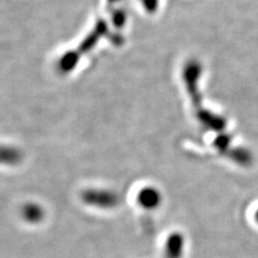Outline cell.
Listing matches in <instances>:
<instances>
[{
	"mask_svg": "<svg viewBox=\"0 0 258 258\" xmlns=\"http://www.w3.org/2000/svg\"><path fill=\"white\" fill-rule=\"evenodd\" d=\"M201 75H203V66H201L199 61L192 59L184 66L183 82L188 93V96L190 97V99L195 106H199L201 102V94L199 87Z\"/></svg>",
	"mask_w": 258,
	"mask_h": 258,
	"instance_id": "cell-1",
	"label": "cell"
},
{
	"mask_svg": "<svg viewBox=\"0 0 258 258\" xmlns=\"http://www.w3.org/2000/svg\"><path fill=\"white\" fill-rule=\"evenodd\" d=\"M159 201H160L159 194L152 188L145 189L140 194V203L145 208H154L158 205Z\"/></svg>",
	"mask_w": 258,
	"mask_h": 258,
	"instance_id": "cell-2",
	"label": "cell"
},
{
	"mask_svg": "<svg viewBox=\"0 0 258 258\" xmlns=\"http://www.w3.org/2000/svg\"><path fill=\"white\" fill-rule=\"evenodd\" d=\"M199 118L203 123H205L207 126H211L214 128H219L222 126H225L224 119L216 114L209 112V111H200L199 112Z\"/></svg>",
	"mask_w": 258,
	"mask_h": 258,
	"instance_id": "cell-3",
	"label": "cell"
},
{
	"mask_svg": "<svg viewBox=\"0 0 258 258\" xmlns=\"http://www.w3.org/2000/svg\"><path fill=\"white\" fill-rule=\"evenodd\" d=\"M25 215L28 220L37 221L41 217V209L37 206H28L25 209Z\"/></svg>",
	"mask_w": 258,
	"mask_h": 258,
	"instance_id": "cell-4",
	"label": "cell"
},
{
	"mask_svg": "<svg viewBox=\"0 0 258 258\" xmlns=\"http://www.w3.org/2000/svg\"><path fill=\"white\" fill-rule=\"evenodd\" d=\"M142 4L145 11H148L149 13H154L158 9L160 0H142Z\"/></svg>",
	"mask_w": 258,
	"mask_h": 258,
	"instance_id": "cell-5",
	"label": "cell"
},
{
	"mask_svg": "<svg viewBox=\"0 0 258 258\" xmlns=\"http://www.w3.org/2000/svg\"><path fill=\"white\" fill-rule=\"evenodd\" d=\"M257 219H258V213H257Z\"/></svg>",
	"mask_w": 258,
	"mask_h": 258,
	"instance_id": "cell-6",
	"label": "cell"
}]
</instances>
